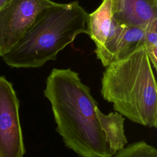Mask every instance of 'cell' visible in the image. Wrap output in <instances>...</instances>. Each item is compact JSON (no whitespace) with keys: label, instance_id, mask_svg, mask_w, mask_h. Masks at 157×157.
<instances>
[{"label":"cell","instance_id":"6da1fadb","mask_svg":"<svg viewBox=\"0 0 157 157\" xmlns=\"http://www.w3.org/2000/svg\"><path fill=\"white\" fill-rule=\"evenodd\" d=\"M50 101L56 131L80 157H112L127 144L124 118L103 113L90 89L70 68L53 69L44 91Z\"/></svg>","mask_w":157,"mask_h":157},{"label":"cell","instance_id":"7a4b0ae2","mask_svg":"<svg viewBox=\"0 0 157 157\" xmlns=\"http://www.w3.org/2000/svg\"><path fill=\"white\" fill-rule=\"evenodd\" d=\"M88 13L78 1L56 3L42 10L23 37L2 56L9 66L36 68L56 60L80 34H87Z\"/></svg>","mask_w":157,"mask_h":157},{"label":"cell","instance_id":"3957f363","mask_svg":"<svg viewBox=\"0 0 157 157\" xmlns=\"http://www.w3.org/2000/svg\"><path fill=\"white\" fill-rule=\"evenodd\" d=\"M101 93L116 112L131 121L157 127V86L144 47L105 67Z\"/></svg>","mask_w":157,"mask_h":157},{"label":"cell","instance_id":"277c9868","mask_svg":"<svg viewBox=\"0 0 157 157\" xmlns=\"http://www.w3.org/2000/svg\"><path fill=\"white\" fill-rule=\"evenodd\" d=\"M52 0H12L0 9V56L23 37L44 9L55 4Z\"/></svg>","mask_w":157,"mask_h":157},{"label":"cell","instance_id":"5b68a950","mask_svg":"<svg viewBox=\"0 0 157 157\" xmlns=\"http://www.w3.org/2000/svg\"><path fill=\"white\" fill-rule=\"evenodd\" d=\"M19 101L12 83L0 76V157H23Z\"/></svg>","mask_w":157,"mask_h":157},{"label":"cell","instance_id":"8992f818","mask_svg":"<svg viewBox=\"0 0 157 157\" xmlns=\"http://www.w3.org/2000/svg\"><path fill=\"white\" fill-rule=\"evenodd\" d=\"M122 28L123 25L113 17L111 0H103L94 12L88 13L87 35L94 42L97 58L105 67L110 64L113 45Z\"/></svg>","mask_w":157,"mask_h":157},{"label":"cell","instance_id":"52a82bcc","mask_svg":"<svg viewBox=\"0 0 157 157\" xmlns=\"http://www.w3.org/2000/svg\"><path fill=\"white\" fill-rule=\"evenodd\" d=\"M111 7L120 25L146 28L157 20V0H111Z\"/></svg>","mask_w":157,"mask_h":157},{"label":"cell","instance_id":"ba28073f","mask_svg":"<svg viewBox=\"0 0 157 157\" xmlns=\"http://www.w3.org/2000/svg\"><path fill=\"white\" fill-rule=\"evenodd\" d=\"M146 28L123 25L122 30L113 45L110 64L122 59L137 50L144 47Z\"/></svg>","mask_w":157,"mask_h":157},{"label":"cell","instance_id":"9c48e42d","mask_svg":"<svg viewBox=\"0 0 157 157\" xmlns=\"http://www.w3.org/2000/svg\"><path fill=\"white\" fill-rule=\"evenodd\" d=\"M113 157H157V150L155 147L142 140L124 147Z\"/></svg>","mask_w":157,"mask_h":157},{"label":"cell","instance_id":"30bf717a","mask_svg":"<svg viewBox=\"0 0 157 157\" xmlns=\"http://www.w3.org/2000/svg\"><path fill=\"white\" fill-rule=\"evenodd\" d=\"M144 48L148 56L153 67L157 66V20L150 24L146 28Z\"/></svg>","mask_w":157,"mask_h":157},{"label":"cell","instance_id":"8fae6325","mask_svg":"<svg viewBox=\"0 0 157 157\" xmlns=\"http://www.w3.org/2000/svg\"><path fill=\"white\" fill-rule=\"evenodd\" d=\"M12 0H0V9L5 6L6 4H7L9 2H10Z\"/></svg>","mask_w":157,"mask_h":157}]
</instances>
